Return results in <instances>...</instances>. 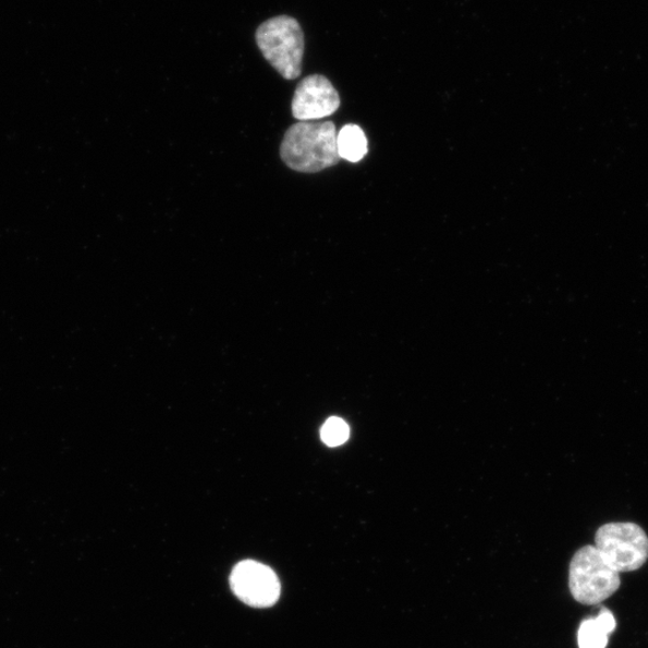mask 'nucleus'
Here are the masks:
<instances>
[{
	"instance_id": "1",
	"label": "nucleus",
	"mask_w": 648,
	"mask_h": 648,
	"mask_svg": "<svg viewBox=\"0 0 648 648\" xmlns=\"http://www.w3.org/2000/svg\"><path fill=\"white\" fill-rule=\"evenodd\" d=\"M280 156L288 167L302 173H317L340 161L337 129L332 122H298L282 139Z\"/></svg>"
},
{
	"instance_id": "2",
	"label": "nucleus",
	"mask_w": 648,
	"mask_h": 648,
	"mask_svg": "<svg viewBox=\"0 0 648 648\" xmlns=\"http://www.w3.org/2000/svg\"><path fill=\"white\" fill-rule=\"evenodd\" d=\"M258 49L285 80L302 74L304 33L297 20L278 16L262 23L256 32Z\"/></svg>"
},
{
	"instance_id": "3",
	"label": "nucleus",
	"mask_w": 648,
	"mask_h": 648,
	"mask_svg": "<svg viewBox=\"0 0 648 648\" xmlns=\"http://www.w3.org/2000/svg\"><path fill=\"white\" fill-rule=\"evenodd\" d=\"M621 585L620 573L612 568L594 546L575 552L570 567V588L576 600L596 606L614 595Z\"/></svg>"
},
{
	"instance_id": "4",
	"label": "nucleus",
	"mask_w": 648,
	"mask_h": 648,
	"mask_svg": "<svg viewBox=\"0 0 648 648\" xmlns=\"http://www.w3.org/2000/svg\"><path fill=\"white\" fill-rule=\"evenodd\" d=\"M612 568L633 572L643 567L648 559V537L633 523H611L596 534V546Z\"/></svg>"
},
{
	"instance_id": "5",
	"label": "nucleus",
	"mask_w": 648,
	"mask_h": 648,
	"mask_svg": "<svg viewBox=\"0 0 648 648\" xmlns=\"http://www.w3.org/2000/svg\"><path fill=\"white\" fill-rule=\"evenodd\" d=\"M231 587L235 596L254 608L272 607L280 597V583L276 573L255 561L235 565L231 574Z\"/></svg>"
},
{
	"instance_id": "6",
	"label": "nucleus",
	"mask_w": 648,
	"mask_h": 648,
	"mask_svg": "<svg viewBox=\"0 0 648 648\" xmlns=\"http://www.w3.org/2000/svg\"><path fill=\"white\" fill-rule=\"evenodd\" d=\"M339 108V93L332 82L322 75L302 80L292 99V114L299 122L323 120Z\"/></svg>"
},
{
	"instance_id": "7",
	"label": "nucleus",
	"mask_w": 648,
	"mask_h": 648,
	"mask_svg": "<svg viewBox=\"0 0 648 648\" xmlns=\"http://www.w3.org/2000/svg\"><path fill=\"white\" fill-rule=\"evenodd\" d=\"M337 147L340 159L358 162L368 152V139L360 126L345 125L337 135Z\"/></svg>"
},
{
	"instance_id": "8",
	"label": "nucleus",
	"mask_w": 648,
	"mask_h": 648,
	"mask_svg": "<svg viewBox=\"0 0 648 648\" xmlns=\"http://www.w3.org/2000/svg\"><path fill=\"white\" fill-rule=\"evenodd\" d=\"M608 634L599 628L595 619L585 620L577 632V644L580 648H606Z\"/></svg>"
},
{
	"instance_id": "9",
	"label": "nucleus",
	"mask_w": 648,
	"mask_h": 648,
	"mask_svg": "<svg viewBox=\"0 0 648 648\" xmlns=\"http://www.w3.org/2000/svg\"><path fill=\"white\" fill-rule=\"evenodd\" d=\"M350 428L341 418H329L321 429V439L329 447H338L349 440Z\"/></svg>"
},
{
	"instance_id": "10",
	"label": "nucleus",
	"mask_w": 648,
	"mask_h": 648,
	"mask_svg": "<svg viewBox=\"0 0 648 648\" xmlns=\"http://www.w3.org/2000/svg\"><path fill=\"white\" fill-rule=\"evenodd\" d=\"M599 628L602 629L608 635L615 631L616 628V620L615 616L612 615V612L608 609H602L599 612V615L595 619Z\"/></svg>"
}]
</instances>
